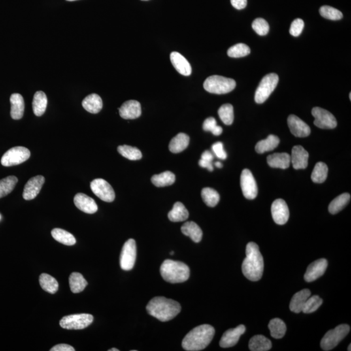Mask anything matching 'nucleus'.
I'll return each mask as SVG.
<instances>
[{"instance_id": "obj_1", "label": "nucleus", "mask_w": 351, "mask_h": 351, "mask_svg": "<svg viewBox=\"0 0 351 351\" xmlns=\"http://www.w3.org/2000/svg\"><path fill=\"white\" fill-rule=\"evenodd\" d=\"M264 262L259 246L255 242H248L246 247V257L242 264V272L247 279L258 281L262 277Z\"/></svg>"}, {"instance_id": "obj_2", "label": "nucleus", "mask_w": 351, "mask_h": 351, "mask_svg": "<svg viewBox=\"0 0 351 351\" xmlns=\"http://www.w3.org/2000/svg\"><path fill=\"white\" fill-rule=\"evenodd\" d=\"M181 309L177 301L164 297L153 298L146 306L148 314L162 322L172 320L179 314Z\"/></svg>"}, {"instance_id": "obj_3", "label": "nucleus", "mask_w": 351, "mask_h": 351, "mask_svg": "<svg viewBox=\"0 0 351 351\" xmlns=\"http://www.w3.org/2000/svg\"><path fill=\"white\" fill-rule=\"evenodd\" d=\"M215 333L214 328L210 325L195 327L185 336L182 341V348L187 351L203 350L212 341Z\"/></svg>"}, {"instance_id": "obj_4", "label": "nucleus", "mask_w": 351, "mask_h": 351, "mask_svg": "<svg viewBox=\"0 0 351 351\" xmlns=\"http://www.w3.org/2000/svg\"><path fill=\"white\" fill-rule=\"evenodd\" d=\"M160 273L164 280L175 284L186 282L190 276V269L184 263L166 259L160 267Z\"/></svg>"}, {"instance_id": "obj_5", "label": "nucleus", "mask_w": 351, "mask_h": 351, "mask_svg": "<svg viewBox=\"0 0 351 351\" xmlns=\"http://www.w3.org/2000/svg\"><path fill=\"white\" fill-rule=\"evenodd\" d=\"M235 86L236 83L233 79L218 75L210 76L204 83V88L206 91L217 95L231 93Z\"/></svg>"}, {"instance_id": "obj_6", "label": "nucleus", "mask_w": 351, "mask_h": 351, "mask_svg": "<svg viewBox=\"0 0 351 351\" xmlns=\"http://www.w3.org/2000/svg\"><path fill=\"white\" fill-rule=\"evenodd\" d=\"M351 328L348 325H340L335 329L328 331L321 341V347L325 351L335 349L350 333Z\"/></svg>"}, {"instance_id": "obj_7", "label": "nucleus", "mask_w": 351, "mask_h": 351, "mask_svg": "<svg viewBox=\"0 0 351 351\" xmlns=\"http://www.w3.org/2000/svg\"><path fill=\"white\" fill-rule=\"evenodd\" d=\"M279 78L277 74H267L263 78L255 93L254 100L257 104H263L268 99L277 86Z\"/></svg>"}, {"instance_id": "obj_8", "label": "nucleus", "mask_w": 351, "mask_h": 351, "mask_svg": "<svg viewBox=\"0 0 351 351\" xmlns=\"http://www.w3.org/2000/svg\"><path fill=\"white\" fill-rule=\"evenodd\" d=\"M30 151L23 146H16L6 152L1 159L4 167H11L25 162L30 157Z\"/></svg>"}, {"instance_id": "obj_9", "label": "nucleus", "mask_w": 351, "mask_h": 351, "mask_svg": "<svg viewBox=\"0 0 351 351\" xmlns=\"http://www.w3.org/2000/svg\"><path fill=\"white\" fill-rule=\"evenodd\" d=\"M93 316L91 314L70 315V316L63 317L59 322V325L65 329H84L93 323Z\"/></svg>"}, {"instance_id": "obj_10", "label": "nucleus", "mask_w": 351, "mask_h": 351, "mask_svg": "<svg viewBox=\"0 0 351 351\" xmlns=\"http://www.w3.org/2000/svg\"><path fill=\"white\" fill-rule=\"evenodd\" d=\"M137 257V246L133 239H129L123 246L120 257L121 269L124 271H130L135 265Z\"/></svg>"}, {"instance_id": "obj_11", "label": "nucleus", "mask_w": 351, "mask_h": 351, "mask_svg": "<svg viewBox=\"0 0 351 351\" xmlns=\"http://www.w3.org/2000/svg\"><path fill=\"white\" fill-rule=\"evenodd\" d=\"M91 189L94 194L99 199L107 203H112L116 199V193L114 189L107 181L99 178L92 181Z\"/></svg>"}, {"instance_id": "obj_12", "label": "nucleus", "mask_w": 351, "mask_h": 351, "mask_svg": "<svg viewBox=\"0 0 351 351\" xmlns=\"http://www.w3.org/2000/svg\"><path fill=\"white\" fill-rule=\"evenodd\" d=\"M312 116L314 117V124L321 129H334L337 126V120L331 113L323 108H313Z\"/></svg>"}, {"instance_id": "obj_13", "label": "nucleus", "mask_w": 351, "mask_h": 351, "mask_svg": "<svg viewBox=\"0 0 351 351\" xmlns=\"http://www.w3.org/2000/svg\"><path fill=\"white\" fill-rule=\"evenodd\" d=\"M241 187L244 197L248 200L256 199L257 187L252 172L248 169H244L241 175Z\"/></svg>"}, {"instance_id": "obj_14", "label": "nucleus", "mask_w": 351, "mask_h": 351, "mask_svg": "<svg viewBox=\"0 0 351 351\" xmlns=\"http://www.w3.org/2000/svg\"><path fill=\"white\" fill-rule=\"evenodd\" d=\"M271 214L274 222L277 225H283L288 222L289 211L286 202L282 199H277L271 206Z\"/></svg>"}, {"instance_id": "obj_15", "label": "nucleus", "mask_w": 351, "mask_h": 351, "mask_svg": "<svg viewBox=\"0 0 351 351\" xmlns=\"http://www.w3.org/2000/svg\"><path fill=\"white\" fill-rule=\"evenodd\" d=\"M44 182H45V178L41 175L36 176L29 180L23 189V199L26 201H31L35 199L39 194Z\"/></svg>"}, {"instance_id": "obj_16", "label": "nucleus", "mask_w": 351, "mask_h": 351, "mask_svg": "<svg viewBox=\"0 0 351 351\" xmlns=\"http://www.w3.org/2000/svg\"><path fill=\"white\" fill-rule=\"evenodd\" d=\"M328 261L326 259H320L314 261L308 266L305 274L304 280L308 282H314L318 279L326 271Z\"/></svg>"}, {"instance_id": "obj_17", "label": "nucleus", "mask_w": 351, "mask_h": 351, "mask_svg": "<svg viewBox=\"0 0 351 351\" xmlns=\"http://www.w3.org/2000/svg\"><path fill=\"white\" fill-rule=\"evenodd\" d=\"M288 124L291 133L295 137H306L311 133L309 125L294 115L289 116Z\"/></svg>"}, {"instance_id": "obj_18", "label": "nucleus", "mask_w": 351, "mask_h": 351, "mask_svg": "<svg viewBox=\"0 0 351 351\" xmlns=\"http://www.w3.org/2000/svg\"><path fill=\"white\" fill-rule=\"evenodd\" d=\"M246 327L243 325H240L234 329L228 330L221 338L220 346L223 348H232L235 346L239 342L242 335L245 333Z\"/></svg>"}, {"instance_id": "obj_19", "label": "nucleus", "mask_w": 351, "mask_h": 351, "mask_svg": "<svg viewBox=\"0 0 351 351\" xmlns=\"http://www.w3.org/2000/svg\"><path fill=\"white\" fill-rule=\"evenodd\" d=\"M309 154L303 146H295L292 149L291 162L295 169H305L308 167Z\"/></svg>"}, {"instance_id": "obj_20", "label": "nucleus", "mask_w": 351, "mask_h": 351, "mask_svg": "<svg viewBox=\"0 0 351 351\" xmlns=\"http://www.w3.org/2000/svg\"><path fill=\"white\" fill-rule=\"evenodd\" d=\"M74 203L79 210L86 214H95L98 211V206L95 200L84 193H78L74 197Z\"/></svg>"}, {"instance_id": "obj_21", "label": "nucleus", "mask_w": 351, "mask_h": 351, "mask_svg": "<svg viewBox=\"0 0 351 351\" xmlns=\"http://www.w3.org/2000/svg\"><path fill=\"white\" fill-rule=\"evenodd\" d=\"M119 114L124 119H135L141 116V106L139 102L128 101L119 108Z\"/></svg>"}, {"instance_id": "obj_22", "label": "nucleus", "mask_w": 351, "mask_h": 351, "mask_svg": "<svg viewBox=\"0 0 351 351\" xmlns=\"http://www.w3.org/2000/svg\"><path fill=\"white\" fill-rule=\"evenodd\" d=\"M170 59L172 65L180 74L183 76H190L192 69L189 61L182 54L177 52H172Z\"/></svg>"}, {"instance_id": "obj_23", "label": "nucleus", "mask_w": 351, "mask_h": 351, "mask_svg": "<svg viewBox=\"0 0 351 351\" xmlns=\"http://www.w3.org/2000/svg\"><path fill=\"white\" fill-rule=\"evenodd\" d=\"M310 296H311V291L308 289H303L295 293L291 300L289 309L291 312L297 314L303 312L304 304Z\"/></svg>"}, {"instance_id": "obj_24", "label": "nucleus", "mask_w": 351, "mask_h": 351, "mask_svg": "<svg viewBox=\"0 0 351 351\" xmlns=\"http://www.w3.org/2000/svg\"><path fill=\"white\" fill-rule=\"evenodd\" d=\"M10 116L14 120H20L22 118L24 112V101L22 96L18 93L12 94L10 98Z\"/></svg>"}, {"instance_id": "obj_25", "label": "nucleus", "mask_w": 351, "mask_h": 351, "mask_svg": "<svg viewBox=\"0 0 351 351\" xmlns=\"http://www.w3.org/2000/svg\"><path fill=\"white\" fill-rule=\"evenodd\" d=\"M267 163L272 168L286 169L291 163V156L287 153H276L267 157Z\"/></svg>"}, {"instance_id": "obj_26", "label": "nucleus", "mask_w": 351, "mask_h": 351, "mask_svg": "<svg viewBox=\"0 0 351 351\" xmlns=\"http://www.w3.org/2000/svg\"><path fill=\"white\" fill-rule=\"evenodd\" d=\"M82 106L85 110L91 114H97L102 110L103 102L99 95L97 94H91L85 98L82 102Z\"/></svg>"}, {"instance_id": "obj_27", "label": "nucleus", "mask_w": 351, "mask_h": 351, "mask_svg": "<svg viewBox=\"0 0 351 351\" xmlns=\"http://www.w3.org/2000/svg\"><path fill=\"white\" fill-rule=\"evenodd\" d=\"M181 231L185 235L189 236L195 242H199L203 238V233L201 228L193 221H189L183 225Z\"/></svg>"}, {"instance_id": "obj_28", "label": "nucleus", "mask_w": 351, "mask_h": 351, "mask_svg": "<svg viewBox=\"0 0 351 351\" xmlns=\"http://www.w3.org/2000/svg\"><path fill=\"white\" fill-rule=\"evenodd\" d=\"M189 137L186 133H178L176 137L172 138L169 144V150L174 154L183 152L187 148L189 144Z\"/></svg>"}, {"instance_id": "obj_29", "label": "nucleus", "mask_w": 351, "mask_h": 351, "mask_svg": "<svg viewBox=\"0 0 351 351\" xmlns=\"http://www.w3.org/2000/svg\"><path fill=\"white\" fill-rule=\"evenodd\" d=\"M280 143L279 138L277 136L270 135L265 139L261 140L257 142L255 147L256 152L258 154L269 152L273 150Z\"/></svg>"}, {"instance_id": "obj_30", "label": "nucleus", "mask_w": 351, "mask_h": 351, "mask_svg": "<svg viewBox=\"0 0 351 351\" xmlns=\"http://www.w3.org/2000/svg\"><path fill=\"white\" fill-rule=\"evenodd\" d=\"M248 348L252 351H267L271 350L272 344L265 336L256 335L250 340Z\"/></svg>"}, {"instance_id": "obj_31", "label": "nucleus", "mask_w": 351, "mask_h": 351, "mask_svg": "<svg viewBox=\"0 0 351 351\" xmlns=\"http://www.w3.org/2000/svg\"><path fill=\"white\" fill-rule=\"evenodd\" d=\"M168 218L172 222H182L189 218V212L184 204L177 202L174 204L173 208L168 214Z\"/></svg>"}, {"instance_id": "obj_32", "label": "nucleus", "mask_w": 351, "mask_h": 351, "mask_svg": "<svg viewBox=\"0 0 351 351\" xmlns=\"http://www.w3.org/2000/svg\"><path fill=\"white\" fill-rule=\"evenodd\" d=\"M48 105V99L46 94L42 91H37L35 94L33 101V110L36 116L40 117L46 112Z\"/></svg>"}, {"instance_id": "obj_33", "label": "nucleus", "mask_w": 351, "mask_h": 351, "mask_svg": "<svg viewBox=\"0 0 351 351\" xmlns=\"http://www.w3.org/2000/svg\"><path fill=\"white\" fill-rule=\"evenodd\" d=\"M175 180L176 176L171 171H165L156 174L151 178L152 184L158 187L171 186L175 182Z\"/></svg>"}, {"instance_id": "obj_34", "label": "nucleus", "mask_w": 351, "mask_h": 351, "mask_svg": "<svg viewBox=\"0 0 351 351\" xmlns=\"http://www.w3.org/2000/svg\"><path fill=\"white\" fill-rule=\"evenodd\" d=\"M271 336L275 339H281L286 333L287 328L284 321L280 319L274 318L270 321L268 325Z\"/></svg>"}, {"instance_id": "obj_35", "label": "nucleus", "mask_w": 351, "mask_h": 351, "mask_svg": "<svg viewBox=\"0 0 351 351\" xmlns=\"http://www.w3.org/2000/svg\"><path fill=\"white\" fill-rule=\"evenodd\" d=\"M350 201L351 195L349 193H346L338 196L330 204L329 212L333 215L338 214L350 203Z\"/></svg>"}, {"instance_id": "obj_36", "label": "nucleus", "mask_w": 351, "mask_h": 351, "mask_svg": "<svg viewBox=\"0 0 351 351\" xmlns=\"http://www.w3.org/2000/svg\"><path fill=\"white\" fill-rule=\"evenodd\" d=\"M39 283L42 289L51 294H55L58 290V282L50 274L46 273L40 274Z\"/></svg>"}, {"instance_id": "obj_37", "label": "nucleus", "mask_w": 351, "mask_h": 351, "mask_svg": "<svg viewBox=\"0 0 351 351\" xmlns=\"http://www.w3.org/2000/svg\"><path fill=\"white\" fill-rule=\"evenodd\" d=\"M52 235L57 241L67 246H72L76 244V240L72 234L68 233L65 230L54 229L52 230Z\"/></svg>"}, {"instance_id": "obj_38", "label": "nucleus", "mask_w": 351, "mask_h": 351, "mask_svg": "<svg viewBox=\"0 0 351 351\" xmlns=\"http://www.w3.org/2000/svg\"><path fill=\"white\" fill-rule=\"evenodd\" d=\"M69 284L72 293H79L86 288L87 282L82 274L72 273L69 277Z\"/></svg>"}, {"instance_id": "obj_39", "label": "nucleus", "mask_w": 351, "mask_h": 351, "mask_svg": "<svg viewBox=\"0 0 351 351\" xmlns=\"http://www.w3.org/2000/svg\"><path fill=\"white\" fill-rule=\"evenodd\" d=\"M201 196L204 203L209 207H215L218 205L219 201H220V196H219L218 191L210 188V187L204 188L202 190Z\"/></svg>"}, {"instance_id": "obj_40", "label": "nucleus", "mask_w": 351, "mask_h": 351, "mask_svg": "<svg viewBox=\"0 0 351 351\" xmlns=\"http://www.w3.org/2000/svg\"><path fill=\"white\" fill-rule=\"evenodd\" d=\"M328 172L329 169L326 164L323 162L317 163L312 173V180L317 184L324 182L327 180Z\"/></svg>"}, {"instance_id": "obj_41", "label": "nucleus", "mask_w": 351, "mask_h": 351, "mask_svg": "<svg viewBox=\"0 0 351 351\" xmlns=\"http://www.w3.org/2000/svg\"><path fill=\"white\" fill-rule=\"evenodd\" d=\"M18 183V178L14 176H9L0 180V199L9 194Z\"/></svg>"}, {"instance_id": "obj_42", "label": "nucleus", "mask_w": 351, "mask_h": 351, "mask_svg": "<svg viewBox=\"0 0 351 351\" xmlns=\"http://www.w3.org/2000/svg\"><path fill=\"white\" fill-rule=\"evenodd\" d=\"M118 152L123 157L129 159V160H139L142 156V153L139 149L128 145L119 146Z\"/></svg>"}, {"instance_id": "obj_43", "label": "nucleus", "mask_w": 351, "mask_h": 351, "mask_svg": "<svg viewBox=\"0 0 351 351\" xmlns=\"http://www.w3.org/2000/svg\"><path fill=\"white\" fill-rule=\"evenodd\" d=\"M221 120L226 125H231L234 122V115L233 106L230 104H224L218 111Z\"/></svg>"}, {"instance_id": "obj_44", "label": "nucleus", "mask_w": 351, "mask_h": 351, "mask_svg": "<svg viewBox=\"0 0 351 351\" xmlns=\"http://www.w3.org/2000/svg\"><path fill=\"white\" fill-rule=\"evenodd\" d=\"M250 49L245 44L239 43L235 44L228 50L227 54L229 57H233V58H239L246 56L250 54Z\"/></svg>"}, {"instance_id": "obj_45", "label": "nucleus", "mask_w": 351, "mask_h": 351, "mask_svg": "<svg viewBox=\"0 0 351 351\" xmlns=\"http://www.w3.org/2000/svg\"><path fill=\"white\" fill-rule=\"evenodd\" d=\"M320 12L323 18L329 19V20H339L343 18V14L340 10L331 7V6H322L320 8Z\"/></svg>"}, {"instance_id": "obj_46", "label": "nucleus", "mask_w": 351, "mask_h": 351, "mask_svg": "<svg viewBox=\"0 0 351 351\" xmlns=\"http://www.w3.org/2000/svg\"><path fill=\"white\" fill-rule=\"evenodd\" d=\"M322 304L323 300L318 295L310 297L304 304L302 312L304 314H311L318 310Z\"/></svg>"}, {"instance_id": "obj_47", "label": "nucleus", "mask_w": 351, "mask_h": 351, "mask_svg": "<svg viewBox=\"0 0 351 351\" xmlns=\"http://www.w3.org/2000/svg\"><path fill=\"white\" fill-rule=\"evenodd\" d=\"M203 129L206 131H211L214 135L219 136L223 133V128L217 124L216 118L209 117L204 120Z\"/></svg>"}, {"instance_id": "obj_48", "label": "nucleus", "mask_w": 351, "mask_h": 351, "mask_svg": "<svg viewBox=\"0 0 351 351\" xmlns=\"http://www.w3.org/2000/svg\"><path fill=\"white\" fill-rule=\"evenodd\" d=\"M252 27V29L259 35H266L269 31V23L263 18H258L255 19L253 21Z\"/></svg>"}, {"instance_id": "obj_49", "label": "nucleus", "mask_w": 351, "mask_h": 351, "mask_svg": "<svg viewBox=\"0 0 351 351\" xmlns=\"http://www.w3.org/2000/svg\"><path fill=\"white\" fill-rule=\"evenodd\" d=\"M304 27V22L302 19H295V20H293V22L291 23L289 33H290L291 35L293 36V37H298V36L301 35L302 32H303Z\"/></svg>"}, {"instance_id": "obj_50", "label": "nucleus", "mask_w": 351, "mask_h": 351, "mask_svg": "<svg viewBox=\"0 0 351 351\" xmlns=\"http://www.w3.org/2000/svg\"><path fill=\"white\" fill-rule=\"evenodd\" d=\"M212 150L215 155L221 159H226L227 152H225L223 144L221 142H216L212 145Z\"/></svg>"}, {"instance_id": "obj_51", "label": "nucleus", "mask_w": 351, "mask_h": 351, "mask_svg": "<svg viewBox=\"0 0 351 351\" xmlns=\"http://www.w3.org/2000/svg\"><path fill=\"white\" fill-rule=\"evenodd\" d=\"M51 351H75L73 347L67 344L57 345L50 350Z\"/></svg>"}, {"instance_id": "obj_52", "label": "nucleus", "mask_w": 351, "mask_h": 351, "mask_svg": "<svg viewBox=\"0 0 351 351\" xmlns=\"http://www.w3.org/2000/svg\"><path fill=\"white\" fill-rule=\"evenodd\" d=\"M232 5L234 8L241 10L246 7L247 0H231Z\"/></svg>"}, {"instance_id": "obj_53", "label": "nucleus", "mask_w": 351, "mask_h": 351, "mask_svg": "<svg viewBox=\"0 0 351 351\" xmlns=\"http://www.w3.org/2000/svg\"><path fill=\"white\" fill-rule=\"evenodd\" d=\"M199 164L201 167L206 168V169L209 170L210 171H213V170H214L212 163V162H210V161L204 160V159H201V160L199 161Z\"/></svg>"}, {"instance_id": "obj_54", "label": "nucleus", "mask_w": 351, "mask_h": 351, "mask_svg": "<svg viewBox=\"0 0 351 351\" xmlns=\"http://www.w3.org/2000/svg\"><path fill=\"white\" fill-rule=\"evenodd\" d=\"M214 155L210 152V151L206 150L205 152L203 153L201 156V159H204V160L210 161V162H212L213 159H214Z\"/></svg>"}, {"instance_id": "obj_55", "label": "nucleus", "mask_w": 351, "mask_h": 351, "mask_svg": "<svg viewBox=\"0 0 351 351\" xmlns=\"http://www.w3.org/2000/svg\"><path fill=\"white\" fill-rule=\"evenodd\" d=\"M215 165H216L218 168H222L223 167V164L219 162V161H218V162L215 163Z\"/></svg>"}, {"instance_id": "obj_56", "label": "nucleus", "mask_w": 351, "mask_h": 351, "mask_svg": "<svg viewBox=\"0 0 351 351\" xmlns=\"http://www.w3.org/2000/svg\"><path fill=\"white\" fill-rule=\"evenodd\" d=\"M109 351H119V350H118V349L113 348V349H111V350H110Z\"/></svg>"}, {"instance_id": "obj_57", "label": "nucleus", "mask_w": 351, "mask_h": 351, "mask_svg": "<svg viewBox=\"0 0 351 351\" xmlns=\"http://www.w3.org/2000/svg\"><path fill=\"white\" fill-rule=\"evenodd\" d=\"M351 344H350V346L348 347V351H351Z\"/></svg>"}, {"instance_id": "obj_58", "label": "nucleus", "mask_w": 351, "mask_h": 351, "mask_svg": "<svg viewBox=\"0 0 351 351\" xmlns=\"http://www.w3.org/2000/svg\"><path fill=\"white\" fill-rule=\"evenodd\" d=\"M67 1H76V0H67Z\"/></svg>"}, {"instance_id": "obj_59", "label": "nucleus", "mask_w": 351, "mask_h": 351, "mask_svg": "<svg viewBox=\"0 0 351 351\" xmlns=\"http://www.w3.org/2000/svg\"><path fill=\"white\" fill-rule=\"evenodd\" d=\"M170 254H171V255L173 254H174L173 251H172V252H170Z\"/></svg>"}, {"instance_id": "obj_60", "label": "nucleus", "mask_w": 351, "mask_h": 351, "mask_svg": "<svg viewBox=\"0 0 351 351\" xmlns=\"http://www.w3.org/2000/svg\"><path fill=\"white\" fill-rule=\"evenodd\" d=\"M350 99L351 100V93L350 94Z\"/></svg>"}, {"instance_id": "obj_61", "label": "nucleus", "mask_w": 351, "mask_h": 351, "mask_svg": "<svg viewBox=\"0 0 351 351\" xmlns=\"http://www.w3.org/2000/svg\"><path fill=\"white\" fill-rule=\"evenodd\" d=\"M142 1H148V0H142Z\"/></svg>"}, {"instance_id": "obj_62", "label": "nucleus", "mask_w": 351, "mask_h": 351, "mask_svg": "<svg viewBox=\"0 0 351 351\" xmlns=\"http://www.w3.org/2000/svg\"><path fill=\"white\" fill-rule=\"evenodd\" d=\"M0 219H1V216H0Z\"/></svg>"}]
</instances>
